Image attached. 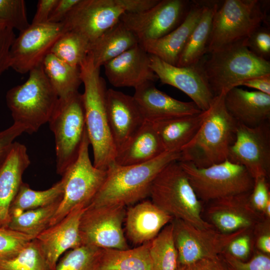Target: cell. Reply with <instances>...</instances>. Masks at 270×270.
<instances>
[{"mask_svg": "<svg viewBox=\"0 0 270 270\" xmlns=\"http://www.w3.org/2000/svg\"><path fill=\"white\" fill-rule=\"evenodd\" d=\"M84 86L82 94L87 134L94 154V166L106 170L116 155L110 130L107 108L106 82L88 55L80 66Z\"/></svg>", "mask_w": 270, "mask_h": 270, "instance_id": "obj_1", "label": "cell"}, {"mask_svg": "<svg viewBox=\"0 0 270 270\" xmlns=\"http://www.w3.org/2000/svg\"><path fill=\"white\" fill-rule=\"evenodd\" d=\"M180 152H165L144 164L122 166L114 162L106 170L103 184L88 206L126 207L143 200L150 196L152 182L160 172L170 163L180 161Z\"/></svg>", "mask_w": 270, "mask_h": 270, "instance_id": "obj_2", "label": "cell"}, {"mask_svg": "<svg viewBox=\"0 0 270 270\" xmlns=\"http://www.w3.org/2000/svg\"><path fill=\"white\" fill-rule=\"evenodd\" d=\"M225 94L214 97L196 134L180 151V161L206 168L228 159L238 122L226 110Z\"/></svg>", "mask_w": 270, "mask_h": 270, "instance_id": "obj_3", "label": "cell"}, {"mask_svg": "<svg viewBox=\"0 0 270 270\" xmlns=\"http://www.w3.org/2000/svg\"><path fill=\"white\" fill-rule=\"evenodd\" d=\"M246 40L208 53L201 66L214 96L226 94L249 78L270 74V62L253 54Z\"/></svg>", "mask_w": 270, "mask_h": 270, "instance_id": "obj_4", "label": "cell"}, {"mask_svg": "<svg viewBox=\"0 0 270 270\" xmlns=\"http://www.w3.org/2000/svg\"><path fill=\"white\" fill-rule=\"evenodd\" d=\"M14 122L32 134L48 122L59 97L46 76L42 64L29 72L27 80L12 87L6 96Z\"/></svg>", "mask_w": 270, "mask_h": 270, "instance_id": "obj_5", "label": "cell"}, {"mask_svg": "<svg viewBox=\"0 0 270 270\" xmlns=\"http://www.w3.org/2000/svg\"><path fill=\"white\" fill-rule=\"evenodd\" d=\"M150 196L154 204L174 218L199 228H213L202 217V202L178 161L170 163L157 175Z\"/></svg>", "mask_w": 270, "mask_h": 270, "instance_id": "obj_6", "label": "cell"}, {"mask_svg": "<svg viewBox=\"0 0 270 270\" xmlns=\"http://www.w3.org/2000/svg\"><path fill=\"white\" fill-rule=\"evenodd\" d=\"M265 1L225 0L214 12L207 54L246 39L268 23Z\"/></svg>", "mask_w": 270, "mask_h": 270, "instance_id": "obj_7", "label": "cell"}, {"mask_svg": "<svg viewBox=\"0 0 270 270\" xmlns=\"http://www.w3.org/2000/svg\"><path fill=\"white\" fill-rule=\"evenodd\" d=\"M198 199L208 202L250 192L254 178L242 165L228 160L206 168L178 161Z\"/></svg>", "mask_w": 270, "mask_h": 270, "instance_id": "obj_8", "label": "cell"}, {"mask_svg": "<svg viewBox=\"0 0 270 270\" xmlns=\"http://www.w3.org/2000/svg\"><path fill=\"white\" fill-rule=\"evenodd\" d=\"M48 122L54 136L56 172L62 176L76 160L86 130L82 94L59 98Z\"/></svg>", "mask_w": 270, "mask_h": 270, "instance_id": "obj_9", "label": "cell"}, {"mask_svg": "<svg viewBox=\"0 0 270 270\" xmlns=\"http://www.w3.org/2000/svg\"><path fill=\"white\" fill-rule=\"evenodd\" d=\"M148 7L146 0H80L62 22L68 31L80 34L91 44L124 14L142 12Z\"/></svg>", "mask_w": 270, "mask_h": 270, "instance_id": "obj_10", "label": "cell"}, {"mask_svg": "<svg viewBox=\"0 0 270 270\" xmlns=\"http://www.w3.org/2000/svg\"><path fill=\"white\" fill-rule=\"evenodd\" d=\"M90 145L86 130L76 160L62 176L65 181L64 192L50 226L61 220L76 207L80 205L87 207L106 178L107 171L95 167L91 162Z\"/></svg>", "mask_w": 270, "mask_h": 270, "instance_id": "obj_11", "label": "cell"}, {"mask_svg": "<svg viewBox=\"0 0 270 270\" xmlns=\"http://www.w3.org/2000/svg\"><path fill=\"white\" fill-rule=\"evenodd\" d=\"M173 238L178 264L184 265L220 256L236 236L250 230L224 234L214 228H199L181 220L172 218Z\"/></svg>", "mask_w": 270, "mask_h": 270, "instance_id": "obj_12", "label": "cell"}, {"mask_svg": "<svg viewBox=\"0 0 270 270\" xmlns=\"http://www.w3.org/2000/svg\"><path fill=\"white\" fill-rule=\"evenodd\" d=\"M126 210L118 205L88 206L80 222L82 245L100 248H129L122 228Z\"/></svg>", "mask_w": 270, "mask_h": 270, "instance_id": "obj_13", "label": "cell"}, {"mask_svg": "<svg viewBox=\"0 0 270 270\" xmlns=\"http://www.w3.org/2000/svg\"><path fill=\"white\" fill-rule=\"evenodd\" d=\"M63 22L32 24L20 32L9 51L10 68L24 74L42 64L56 41L67 32Z\"/></svg>", "mask_w": 270, "mask_h": 270, "instance_id": "obj_14", "label": "cell"}, {"mask_svg": "<svg viewBox=\"0 0 270 270\" xmlns=\"http://www.w3.org/2000/svg\"><path fill=\"white\" fill-rule=\"evenodd\" d=\"M190 4L186 0H160L144 11L124 14L120 20L140 44L158 39L174 30L185 18Z\"/></svg>", "mask_w": 270, "mask_h": 270, "instance_id": "obj_15", "label": "cell"}, {"mask_svg": "<svg viewBox=\"0 0 270 270\" xmlns=\"http://www.w3.org/2000/svg\"><path fill=\"white\" fill-rule=\"evenodd\" d=\"M228 160L244 166L254 179L268 178L270 171V124L250 127L238 123Z\"/></svg>", "mask_w": 270, "mask_h": 270, "instance_id": "obj_16", "label": "cell"}, {"mask_svg": "<svg viewBox=\"0 0 270 270\" xmlns=\"http://www.w3.org/2000/svg\"><path fill=\"white\" fill-rule=\"evenodd\" d=\"M250 192L208 202L206 220L224 234L242 230L254 231L266 219L252 206L250 200Z\"/></svg>", "mask_w": 270, "mask_h": 270, "instance_id": "obj_17", "label": "cell"}, {"mask_svg": "<svg viewBox=\"0 0 270 270\" xmlns=\"http://www.w3.org/2000/svg\"><path fill=\"white\" fill-rule=\"evenodd\" d=\"M150 55V67L162 84H168L188 96L199 109L206 110L214 96L202 71L200 62L187 66L169 64Z\"/></svg>", "mask_w": 270, "mask_h": 270, "instance_id": "obj_18", "label": "cell"}, {"mask_svg": "<svg viewBox=\"0 0 270 270\" xmlns=\"http://www.w3.org/2000/svg\"><path fill=\"white\" fill-rule=\"evenodd\" d=\"M106 108L110 130L118 152L146 120L133 96L112 88L107 91Z\"/></svg>", "mask_w": 270, "mask_h": 270, "instance_id": "obj_19", "label": "cell"}, {"mask_svg": "<svg viewBox=\"0 0 270 270\" xmlns=\"http://www.w3.org/2000/svg\"><path fill=\"white\" fill-rule=\"evenodd\" d=\"M86 208L84 205L76 207L61 220L48 227L36 238L48 264L53 270H56L64 253L82 245L80 222Z\"/></svg>", "mask_w": 270, "mask_h": 270, "instance_id": "obj_20", "label": "cell"}, {"mask_svg": "<svg viewBox=\"0 0 270 270\" xmlns=\"http://www.w3.org/2000/svg\"><path fill=\"white\" fill-rule=\"evenodd\" d=\"M150 55L138 44L104 66L110 83L116 88H136L158 76L150 67Z\"/></svg>", "mask_w": 270, "mask_h": 270, "instance_id": "obj_21", "label": "cell"}, {"mask_svg": "<svg viewBox=\"0 0 270 270\" xmlns=\"http://www.w3.org/2000/svg\"><path fill=\"white\" fill-rule=\"evenodd\" d=\"M133 96L146 120L154 122L202 112L193 102H182L158 89L148 82L134 88Z\"/></svg>", "mask_w": 270, "mask_h": 270, "instance_id": "obj_22", "label": "cell"}, {"mask_svg": "<svg viewBox=\"0 0 270 270\" xmlns=\"http://www.w3.org/2000/svg\"><path fill=\"white\" fill-rule=\"evenodd\" d=\"M205 0H192L183 22L174 30L158 39L139 44L150 54L176 66L179 58L202 12Z\"/></svg>", "mask_w": 270, "mask_h": 270, "instance_id": "obj_23", "label": "cell"}, {"mask_svg": "<svg viewBox=\"0 0 270 270\" xmlns=\"http://www.w3.org/2000/svg\"><path fill=\"white\" fill-rule=\"evenodd\" d=\"M30 164L26 146L16 142L0 163V228L8 226L11 204L22 182V174Z\"/></svg>", "mask_w": 270, "mask_h": 270, "instance_id": "obj_24", "label": "cell"}, {"mask_svg": "<svg viewBox=\"0 0 270 270\" xmlns=\"http://www.w3.org/2000/svg\"><path fill=\"white\" fill-rule=\"evenodd\" d=\"M172 218L151 200H142L126 210V236L136 246L150 242Z\"/></svg>", "mask_w": 270, "mask_h": 270, "instance_id": "obj_25", "label": "cell"}, {"mask_svg": "<svg viewBox=\"0 0 270 270\" xmlns=\"http://www.w3.org/2000/svg\"><path fill=\"white\" fill-rule=\"evenodd\" d=\"M227 110L238 123L253 127L270 120V95L238 87L225 94Z\"/></svg>", "mask_w": 270, "mask_h": 270, "instance_id": "obj_26", "label": "cell"}, {"mask_svg": "<svg viewBox=\"0 0 270 270\" xmlns=\"http://www.w3.org/2000/svg\"><path fill=\"white\" fill-rule=\"evenodd\" d=\"M164 152L152 123L146 120L125 146L117 152L114 163L122 166L144 164Z\"/></svg>", "mask_w": 270, "mask_h": 270, "instance_id": "obj_27", "label": "cell"}, {"mask_svg": "<svg viewBox=\"0 0 270 270\" xmlns=\"http://www.w3.org/2000/svg\"><path fill=\"white\" fill-rule=\"evenodd\" d=\"M206 116L199 114L152 122L165 152H179L195 136Z\"/></svg>", "mask_w": 270, "mask_h": 270, "instance_id": "obj_28", "label": "cell"}, {"mask_svg": "<svg viewBox=\"0 0 270 270\" xmlns=\"http://www.w3.org/2000/svg\"><path fill=\"white\" fill-rule=\"evenodd\" d=\"M138 44L136 36L120 20L90 44L88 55L100 68Z\"/></svg>", "mask_w": 270, "mask_h": 270, "instance_id": "obj_29", "label": "cell"}, {"mask_svg": "<svg viewBox=\"0 0 270 270\" xmlns=\"http://www.w3.org/2000/svg\"><path fill=\"white\" fill-rule=\"evenodd\" d=\"M218 2L205 0L201 17L180 54L176 66L197 64L207 54L213 18Z\"/></svg>", "mask_w": 270, "mask_h": 270, "instance_id": "obj_30", "label": "cell"}, {"mask_svg": "<svg viewBox=\"0 0 270 270\" xmlns=\"http://www.w3.org/2000/svg\"><path fill=\"white\" fill-rule=\"evenodd\" d=\"M150 242L133 248L102 250L99 270H153Z\"/></svg>", "mask_w": 270, "mask_h": 270, "instance_id": "obj_31", "label": "cell"}, {"mask_svg": "<svg viewBox=\"0 0 270 270\" xmlns=\"http://www.w3.org/2000/svg\"><path fill=\"white\" fill-rule=\"evenodd\" d=\"M42 64L59 98L78 91L82 83L80 68L70 66L52 53L44 58Z\"/></svg>", "mask_w": 270, "mask_h": 270, "instance_id": "obj_32", "label": "cell"}, {"mask_svg": "<svg viewBox=\"0 0 270 270\" xmlns=\"http://www.w3.org/2000/svg\"><path fill=\"white\" fill-rule=\"evenodd\" d=\"M64 182V178L62 176L61 180L52 187L43 190H32L27 184L22 182L11 204L10 217L26 210L48 206L62 200Z\"/></svg>", "mask_w": 270, "mask_h": 270, "instance_id": "obj_33", "label": "cell"}, {"mask_svg": "<svg viewBox=\"0 0 270 270\" xmlns=\"http://www.w3.org/2000/svg\"><path fill=\"white\" fill-rule=\"evenodd\" d=\"M62 200L38 208L24 211L12 216L8 228L36 238L50 227Z\"/></svg>", "mask_w": 270, "mask_h": 270, "instance_id": "obj_34", "label": "cell"}, {"mask_svg": "<svg viewBox=\"0 0 270 270\" xmlns=\"http://www.w3.org/2000/svg\"><path fill=\"white\" fill-rule=\"evenodd\" d=\"M172 230L170 222L150 241V252L153 270H176V268L178 252Z\"/></svg>", "mask_w": 270, "mask_h": 270, "instance_id": "obj_35", "label": "cell"}, {"mask_svg": "<svg viewBox=\"0 0 270 270\" xmlns=\"http://www.w3.org/2000/svg\"><path fill=\"white\" fill-rule=\"evenodd\" d=\"M90 44L80 34L68 30L56 41L50 53L70 66L79 68L88 56Z\"/></svg>", "mask_w": 270, "mask_h": 270, "instance_id": "obj_36", "label": "cell"}, {"mask_svg": "<svg viewBox=\"0 0 270 270\" xmlns=\"http://www.w3.org/2000/svg\"><path fill=\"white\" fill-rule=\"evenodd\" d=\"M102 250L88 245L70 250L58 260L56 270H99Z\"/></svg>", "mask_w": 270, "mask_h": 270, "instance_id": "obj_37", "label": "cell"}, {"mask_svg": "<svg viewBox=\"0 0 270 270\" xmlns=\"http://www.w3.org/2000/svg\"><path fill=\"white\" fill-rule=\"evenodd\" d=\"M0 270H53L48 264L36 238L15 256L0 261Z\"/></svg>", "mask_w": 270, "mask_h": 270, "instance_id": "obj_38", "label": "cell"}, {"mask_svg": "<svg viewBox=\"0 0 270 270\" xmlns=\"http://www.w3.org/2000/svg\"><path fill=\"white\" fill-rule=\"evenodd\" d=\"M28 22L24 0H0V25L20 32L27 28Z\"/></svg>", "mask_w": 270, "mask_h": 270, "instance_id": "obj_39", "label": "cell"}, {"mask_svg": "<svg viewBox=\"0 0 270 270\" xmlns=\"http://www.w3.org/2000/svg\"><path fill=\"white\" fill-rule=\"evenodd\" d=\"M34 238L8 227L0 228V261L15 256Z\"/></svg>", "mask_w": 270, "mask_h": 270, "instance_id": "obj_40", "label": "cell"}, {"mask_svg": "<svg viewBox=\"0 0 270 270\" xmlns=\"http://www.w3.org/2000/svg\"><path fill=\"white\" fill-rule=\"evenodd\" d=\"M220 256L230 270H270V258L262 252L256 253L248 262L238 260L226 250Z\"/></svg>", "mask_w": 270, "mask_h": 270, "instance_id": "obj_41", "label": "cell"}, {"mask_svg": "<svg viewBox=\"0 0 270 270\" xmlns=\"http://www.w3.org/2000/svg\"><path fill=\"white\" fill-rule=\"evenodd\" d=\"M246 46L256 56L266 60L270 58L269 26H260L246 40Z\"/></svg>", "mask_w": 270, "mask_h": 270, "instance_id": "obj_42", "label": "cell"}, {"mask_svg": "<svg viewBox=\"0 0 270 270\" xmlns=\"http://www.w3.org/2000/svg\"><path fill=\"white\" fill-rule=\"evenodd\" d=\"M268 178L262 176L254 179V186L250 195V200L252 206L263 215L266 204L270 200Z\"/></svg>", "mask_w": 270, "mask_h": 270, "instance_id": "obj_43", "label": "cell"}, {"mask_svg": "<svg viewBox=\"0 0 270 270\" xmlns=\"http://www.w3.org/2000/svg\"><path fill=\"white\" fill-rule=\"evenodd\" d=\"M253 232L248 230L236 236L230 242L226 251L233 257L244 261L250 252L251 236Z\"/></svg>", "mask_w": 270, "mask_h": 270, "instance_id": "obj_44", "label": "cell"}, {"mask_svg": "<svg viewBox=\"0 0 270 270\" xmlns=\"http://www.w3.org/2000/svg\"><path fill=\"white\" fill-rule=\"evenodd\" d=\"M16 38L14 30L2 26L0 31V75L10 68L9 51Z\"/></svg>", "mask_w": 270, "mask_h": 270, "instance_id": "obj_45", "label": "cell"}, {"mask_svg": "<svg viewBox=\"0 0 270 270\" xmlns=\"http://www.w3.org/2000/svg\"><path fill=\"white\" fill-rule=\"evenodd\" d=\"M176 270H230L220 255L201 259L188 264H178Z\"/></svg>", "mask_w": 270, "mask_h": 270, "instance_id": "obj_46", "label": "cell"}, {"mask_svg": "<svg viewBox=\"0 0 270 270\" xmlns=\"http://www.w3.org/2000/svg\"><path fill=\"white\" fill-rule=\"evenodd\" d=\"M24 132H25L24 128L16 123L0 131V163L8 154L14 140Z\"/></svg>", "mask_w": 270, "mask_h": 270, "instance_id": "obj_47", "label": "cell"}, {"mask_svg": "<svg viewBox=\"0 0 270 270\" xmlns=\"http://www.w3.org/2000/svg\"><path fill=\"white\" fill-rule=\"evenodd\" d=\"M79 1L80 0H58L50 16L48 22H62Z\"/></svg>", "mask_w": 270, "mask_h": 270, "instance_id": "obj_48", "label": "cell"}, {"mask_svg": "<svg viewBox=\"0 0 270 270\" xmlns=\"http://www.w3.org/2000/svg\"><path fill=\"white\" fill-rule=\"evenodd\" d=\"M58 1V0H39L31 24H36L48 22L50 16Z\"/></svg>", "mask_w": 270, "mask_h": 270, "instance_id": "obj_49", "label": "cell"}, {"mask_svg": "<svg viewBox=\"0 0 270 270\" xmlns=\"http://www.w3.org/2000/svg\"><path fill=\"white\" fill-rule=\"evenodd\" d=\"M246 86L270 95V74L249 78L238 84L236 87Z\"/></svg>", "mask_w": 270, "mask_h": 270, "instance_id": "obj_50", "label": "cell"}, {"mask_svg": "<svg viewBox=\"0 0 270 270\" xmlns=\"http://www.w3.org/2000/svg\"><path fill=\"white\" fill-rule=\"evenodd\" d=\"M256 246L260 252L266 254H270V226L266 229L262 228V232L259 233L256 240Z\"/></svg>", "mask_w": 270, "mask_h": 270, "instance_id": "obj_51", "label": "cell"}, {"mask_svg": "<svg viewBox=\"0 0 270 270\" xmlns=\"http://www.w3.org/2000/svg\"><path fill=\"white\" fill-rule=\"evenodd\" d=\"M1 28H2V26L0 25V31Z\"/></svg>", "mask_w": 270, "mask_h": 270, "instance_id": "obj_52", "label": "cell"}]
</instances>
